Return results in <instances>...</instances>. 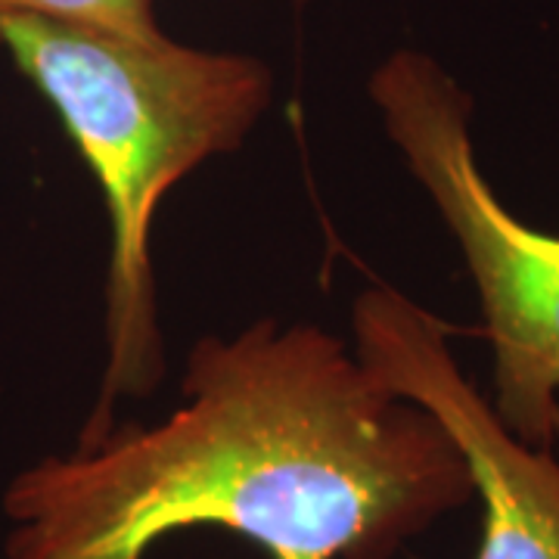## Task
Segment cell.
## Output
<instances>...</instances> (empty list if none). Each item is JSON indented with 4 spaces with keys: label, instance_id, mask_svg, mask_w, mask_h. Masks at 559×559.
<instances>
[{
    "label": "cell",
    "instance_id": "6",
    "mask_svg": "<svg viewBox=\"0 0 559 559\" xmlns=\"http://www.w3.org/2000/svg\"><path fill=\"white\" fill-rule=\"evenodd\" d=\"M554 451L559 454V404H557V417H554Z\"/></svg>",
    "mask_w": 559,
    "mask_h": 559
},
{
    "label": "cell",
    "instance_id": "2",
    "mask_svg": "<svg viewBox=\"0 0 559 559\" xmlns=\"http://www.w3.org/2000/svg\"><path fill=\"white\" fill-rule=\"evenodd\" d=\"M0 40L60 112L97 175L109 212L106 373L81 429L87 448L112 429L119 395L165 380L150 230L165 193L202 162L237 150L271 103V72L242 53L138 40L50 16H3Z\"/></svg>",
    "mask_w": 559,
    "mask_h": 559
},
{
    "label": "cell",
    "instance_id": "4",
    "mask_svg": "<svg viewBox=\"0 0 559 559\" xmlns=\"http://www.w3.org/2000/svg\"><path fill=\"white\" fill-rule=\"evenodd\" d=\"M355 355L385 392L417 401L444 426L481 500L473 559H559V454L520 441L448 345V326L392 286L352 308Z\"/></svg>",
    "mask_w": 559,
    "mask_h": 559
},
{
    "label": "cell",
    "instance_id": "3",
    "mask_svg": "<svg viewBox=\"0 0 559 559\" xmlns=\"http://www.w3.org/2000/svg\"><path fill=\"white\" fill-rule=\"evenodd\" d=\"M370 100L404 168L457 242L491 345V407L532 448H554L559 404V234L510 212L481 171L473 97L436 57L399 50Z\"/></svg>",
    "mask_w": 559,
    "mask_h": 559
},
{
    "label": "cell",
    "instance_id": "5",
    "mask_svg": "<svg viewBox=\"0 0 559 559\" xmlns=\"http://www.w3.org/2000/svg\"><path fill=\"white\" fill-rule=\"evenodd\" d=\"M3 16H50L124 38H165L150 0H0V20Z\"/></svg>",
    "mask_w": 559,
    "mask_h": 559
},
{
    "label": "cell",
    "instance_id": "1",
    "mask_svg": "<svg viewBox=\"0 0 559 559\" xmlns=\"http://www.w3.org/2000/svg\"><path fill=\"white\" fill-rule=\"evenodd\" d=\"M183 395L150 429L22 469L3 491L7 559H143L197 525L271 559H392L473 500L439 419L314 323L202 336Z\"/></svg>",
    "mask_w": 559,
    "mask_h": 559
}]
</instances>
